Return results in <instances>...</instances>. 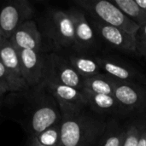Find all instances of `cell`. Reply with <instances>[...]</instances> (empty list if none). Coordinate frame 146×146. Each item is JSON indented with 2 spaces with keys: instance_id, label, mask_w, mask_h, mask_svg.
I'll return each instance as SVG.
<instances>
[{
  "instance_id": "obj_1",
  "label": "cell",
  "mask_w": 146,
  "mask_h": 146,
  "mask_svg": "<svg viewBox=\"0 0 146 146\" xmlns=\"http://www.w3.org/2000/svg\"><path fill=\"white\" fill-rule=\"evenodd\" d=\"M14 116L25 131L34 137L62 121L60 107L43 81L24 92L7 93Z\"/></svg>"
},
{
  "instance_id": "obj_2",
  "label": "cell",
  "mask_w": 146,
  "mask_h": 146,
  "mask_svg": "<svg viewBox=\"0 0 146 146\" xmlns=\"http://www.w3.org/2000/svg\"><path fill=\"white\" fill-rule=\"evenodd\" d=\"M107 123L87 108L62 115L58 146H97Z\"/></svg>"
},
{
  "instance_id": "obj_3",
  "label": "cell",
  "mask_w": 146,
  "mask_h": 146,
  "mask_svg": "<svg viewBox=\"0 0 146 146\" xmlns=\"http://www.w3.org/2000/svg\"><path fill=\"white\" fill-rule=\"evenodd\" d=\"M39 31L44 44H48L53 49L52 52L74 50V23L68 10L54 9L48 10L42 19Z\"/></svg>"
},
{
  "instance_id": "obj_4",
  "label": "cell",
  "mask_w": 146,
  "mask_h": 146,
  "mask_svg": "<svg viewBox=\"0 0 146 146\" xmlns=\"http://www.w3.org/2000/svg\"><path fill=\"white\" fill-rule=\"evenodd\" d=\"M80 9L98 21L136 35L139 27L112 2L107 0H76Z\"/></svg>"
},
{
  "instance_id": "obj_5",
  "label": "cell",
  "mask_w": 146,
  "mask_h": 146,
  "mask_svg": "<svg viewBox=\"0 0 146 146\" xmlns=\"http://www.w3.org/2000/svg\"><path fill=\"white\" fill-rule=\"evenodd\" d=\"M46 61L45 81L64 85L83 91L84 78L80 75L61 53H47Z\"/></svg>"
},
{
  "instance_id": "obj_6",
  "label": "cell",
  "mask_w": 146,
  "mask_h": 146,
  "mask_svg": "<svg viewBox=\"0 0 146 146\" xmlns=\"http://www.w3.org/2000/svg\"><path fill=\"white\" fill-rule=\"evenodd\" d=\"M33 9L27 0H12L0 8V30L9 39L23 23L32 20Z\"/></svg>"
},
{
  "instance_id": "obj_7",
  "label": "cell",
  "mask_w": 146,
  "mask_h": 146,
  "mask_svg": "<svg viewBox=\"0 0 146 146\" xmlns=\"http://www.w3.org/2000/svg\"><path fill=\"white\" fill-rule=\"evenodd\" d=\"M88 20L94 29L96 35H98L108 45L124 53H137L136 35L105 24L92 17H90Z\"/></svg>"
},
{
  "instance_id": "obj_8",
  "label": "cell",
  "mask_w": 146,
  "mask_h": 146,
  "mask_svg": "<svg viewBox=\"0 0 146 146\" xmlns=\"http://www.w3.org/2000/svg\"><path fill=\"white\" fill-rule=\"evenodd\" d=\"M23 79L29 87L42 83L46 76L47 52L33 50H17Z\"/></svg>"
},
{
  "instance_id": "obj_9",
  "label": "cell",
  "mask_w": 146,
  "mask_h": 146,
  "mask_svg": "<svg viewBox=\"0 0 146 146\" xmlns=\"http://www.w3.org/2000/svg\"><path fill=\"white\" fill-rule=\"evenodd\" d=\"M68 12L73 21L74 29V48L77 53L88 54L97 46V35L86 13L80 9L71 8Z\"/></svg>"
},
{
  "instance_id": "obj_10",
  "label": "cell",
  "mask_w": 146,
  "mask_h": 146,
  "mask_svg": "<svg viewBox=\"0 0 146 146\" xmlns=\"http://www.w3.org/2000/svg\"><path fill=\"white\" fill-rule=\"evenodd\" d=\"M113 95L126 114L146 109V87L140 84L115 80Z\"/></svg>"
},
{
  "instance_id": "obj_11",
  "label": "cell",
  "mask_w": 146,
  "mask_h": 146,
  "mask_svg": "<svg viewBox=\"0 0 146 146\" xmlns=\"http://www.w3.org/2000/svg\"><path fill=\"white\" fill-rule=\"evenodd\" d=\"M44 82L56 100L62 115L74 113L88 108L87 98L83 91L45 80H44Z\"/></svg>"
},
{
  "instance_id": "obj_12",
  "label": "cell",
  "mask_w": 146,
  "mask_h": 146,
  "mask_svg": "<svg viewBox=\"0 0 146 146\" xmlns=\"http://www.w3.org/2000/svg\"><path fill=\"white\" fill-rule=\"evenodd\" d=\"M101 70L115 80L137 84L146 83L145 77L130 64L112 56H95Z\"/></svg>"
},
{
  "instance_id": "obj_13",
  "label": "cell",
  "mask_w": 146,
  "mask_h": 146,
  "mask_svg": "<svg viewBox=\"0 0 146 146\" xmlns=\"http://www.w3.org/2000/svg\"><path fill=\"white\" fill-rule=\"evenodd\" d=\"M9 40L17 50H33L45 52L43 36L37 22L33 19L20 26Z\"/></svg>"
},
{
  "instance_id": "obj_14",
  "label": "cell",
  "mask_w": 146,
  "mask_h": 146,
  "mask_svg": "<svg viewBox=\"0 0 146 146\" xmlns=\"http://www.w3.org/2000/svg\"><path fill=\"white\" fill-rule=\"evenodd\" d=\"M61 54L84 79L100 74L101 68L95 56L88 54L77 53L72 50L64 51Z\"/></svg>"
},
{
  "instance_id": "obj_15",
  "label": "cell",
  "mask_w": 146,
  "mask_h": 146,
  "mask_svg": "<svg viewBox=\"0 0 146 146\" xmlns=\"http://www.w3.org/2000/svg\"><path fill=\"white\" fill-rule=\"evenodd\" d=\"M0 62L19 84L28 88L21 74L18 50L9 39H5L0 46Z\"/></svg>"
},
{
  "instance_id": "obj_16",
  "label": "cell",
  "mask_w": 146,
  "mask_h": 146,
  "mask_svg": "<svg viewBox=\"0 0 146 146\" xmlns=\"http://www.w3.org/2000/svg\"><path fill=\"white\" fill-rule=\"evenodd\" d=\"M88 101V108L98 114H126L114 95L97 94L83 90Z\"/></svg>"
},
{
  "instance_id": "obj_17",
  "label": "cell",
  "mask_w": 146,
  "mask_h": 146,
  "mask_svg": "<svg viewBox=\"0 0 146 146\" xmlns=\"http://www.w3.org/2000/svg\"><path fill=\"white\" fill-rule=\"evenodd\" d=\"M115 89V80L105 74H98L95 76L84 79L83 90L97 94L113 95Z\"/></svg>"
},
{
  "instance_id": "obj_18",
  "label": "cell",
  "mask_w": 146,
  "mask_h": 146,
  "mask_svg": "<svg viewBox=\"0 0 146 146\" xmlns=\"http://www.w3.org/2000/svg\"><path fill=\"white\" fill-rule=\"evenodd\" d=\"M112 3L139 27L146 23V13L136 3V0H114Z\"/></svg>"
},
{
  "instance_id": "obj_19",
  "label": "cell",
  "mask_w": 146,
  "mask_h": 146,
  "mask_svg": "<svg viewBox=\"0 0 146 146\" xmlns=\"http://www.w3.org/2000/svg\"><path fill=\"white\" fill-rule=\"evenodd\" d=\"M126 135V129L121 128L115 121L107 124L106 129L97 146H121Z\"/></svg>"
},
{
  "instance_id": "obj_20",
  "label": "cell",
  "mask_w": 146,
  "mask_h": 146,
  "mask_svg": "<svg viewBox=\"0 0 146 146\" xmlns=\"http://www.w3.org/2000/svg\"><path fill=\"white\" fill-rule=\"evenodd\" d=\"M60 123L54 125L31 138L44 146H58L60 142Z\"/></svg>"
},
{
  "instance_id": "obj_21",
  "label": "cell",
  "mask_w": 146,
  "mask_h": 146,
  "mask_svg": "<svg viewBox=\"0 0 146 146\" xmlns=\"http://www.w3.org/2000/svg\"><path fill=\"white\" fill-rule=\"evenodd\" d=\"M0 87L4 89L8 93L24 92L28 88L19 84L8 72L3 63L0 62Z\"/></svg>"
},
{
  "instance_id": "obj_22",
  "label": "cell",
  "mask_w": 146,
  "mask_h": 146,
  "mask_svg": "<svg viewBox=\"0 0 146 146\" xmlns=\"http://www.w3.org/2000/svg\"><path fill=\"white\" fill-rule=\"evenodd\" d=\"M139 138V121L133 122L127 129L126 135L121 146H138Z\"/></svg>"
},
{
  "instance_id": "obj_23",
  "label": "cell",
  "mask_w": 146,
  "mask_h": 146,
  "mask_svg": "<svg viewBox=\"0 0 146 146\" xmlns=\"http://www.w3.org/2000/svg\"><path fill=\"white\" fill-rule=\"evenodd\" d=\"M136 49L137 53L146 59V23L139 27L136 34Z\"/></svg>"
},
{
  "instance_id": "obj_24",
  "label": "cell",
  "mask_w": 146,
  "mask_h": 146,
  "mask_svg": "<svg viewBox=\"0 0 146 146\" xmlns=\"http://www.w3.org/2000/svg\"><path fill=\"white\" fill-rule=\"evenodd\" d=\"M139 138L138 146H146V121H139Z\"/></svg>"
},
{
  "instance_id": "obj_25",
  "label": "cell",
  "mask_w": 146,
  "mask_h": 146,
  "mask_svg": "<svg viewBox=\"0 0 146 146\" xmlns=\"http://www.w3.org/2000/svg\"><path fill=\"white\" fill-rule=\"evenodd\" d=\"M136 3L146 13V0H136Z\"/></svg>"
},
{
  "instance_id": "obj_26",
  "label": "cell",
  "mask_w": 146,
  "mask_h": 146,
  "mask_svg": "<svg viewBox=\"0 0 146 146\" xmlns=\"http://www.w3.org/2000/svg\"><path fill=\"white\" fill-rule=\"evenodd\" d=\"M7 93L8 92L4 89H3V88L0 87V105H1V103L3 102V99L4 98V97L6 96Z\"/></svg>"
},
{
  "instance_id": "obj_27",
  "label": "cell",
  "mask_w": 146,
  "mask_h": 146,
  "mask_svg": "<svg viewBox=\"0 0 146 146\" xmlns=\"http://www.w3.org/2000/svg\"><path fill=\"white\" fill-rule=\"evenodd\" d=\"M28 146H44V145H40V144H39V143H38L36 140H34L33 138H31V140H30V142H29V144H28Z\"/></svg>"
},
{
  "instance_id": "obj_28",
  "label": "cell",
  "mask_w": 146,
  "mask_h": 146,
  "mask_svg": "<svg viewBox=\"0 0 146 146\" xmlns=\"http://www.w3.org/2000/svg\"><path fill=\"white\" fill-rule=\"evenodd\" d=\"M6 38H4V36H3V33H2V31L0 30V46L2 45V44H3V42L5 40Z\"/></svg>"
}]
</instances>
